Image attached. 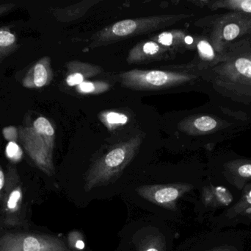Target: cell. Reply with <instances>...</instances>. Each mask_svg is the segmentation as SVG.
I'll use <instances>...</instances> for the list:
<instances>
[{"label": "cell", "instance_id": "cell-1", "mask_svg": "<svg viewBox=\"0 0 251 251\" xmlns=\"http://www.w3.org/2000/svg\"><path fill=\"white\" fill-rule=\"evenodd\" d=\"M207 78L218 94L234 102L251 106V60L234 50L207 70Z\"/></svg>", "mask_w": 251, "mask_h": 251}, {"label": "cell", "instance_id": "cell-2", "mask_svg": "<svg viewBox=\"0 0 251 251\" xmlns=\"http://www.w3.org/2000/svg\"><path fill=\"white\" fill-rule=\"evenodd\" d=\"M209 40L221 56L251 42V15L227 12L209 19Z\"/></svg>", "mask_w": 251, "mask_h": 251}, {"label": "cell", "instance_id": "cell-3", "mask_svg": "<svg viewBox=\"0 0 251 251\" xmlns=\"http://www.w3.org/2000/svg\"><path fill=\"white\" fill-rule=\"evenodd\" d=\"M141 142V137H134L115 146L97 159L85 175V190L91 191L117 179L135 156Z\"/></svg>", "mask_w": 251, "mask_h": 251}, {"label": "cell", "instance_id": "cell-4", "mask_svg": "<svg viewBox=\"0 0 251 251\" xmlns=\"http://www.w3.org/2000/svg\"><path fill=\"white\" fill-rule=\"evenodd\" d=\"M207 77V71L172 72L160 70H131L122 75L126 86L136 89H159L193 82L199 77Z\"/></svg>", "mask_w": 251, "mask_h": 251}, {"label": "cell", "instance_id": "cell-5", "mask_svg": "<svg viewBox=\"0 0 251 251\" xmlns=\"http://www.w3.org/2000/svg\"><path fill=\"white\" fill-rule=\"evenodd\" d=\"M210 181L241 193L251 184V158L236 153L220 155L213 178Z\"/></svg>", "mask_w": 251, "mask_h": 251}, {"label": "cell", "instance_id": "cell-6", "mask_svg": "<svg viewBox=\"0 0 251 251\" xmlns=\"http://www.w3.org/2000/svg\"><path fill=\"white\" fill-rule=\"evenodd\" d=\"M0 251H72L63 240L35 233H6L0 238Z\"/></svg>", "mask_w": 251, "mask_h": 251}, {"label": "cell", "instance_id": "cell-7", "mask_svg": "<svg viewBox=\"0 0 251 251\" xmlns=\"http://www.w3.org/2000/svg\"><path fill=\"white\" fill-rule=\"evenodd\" d=\"M6 183L1 199V214L4 222L17 226L24 222V191L16 167L9 165L5 173Z\"/></svg>", "mask_w": 251, "mask_h": 251}, {"label": "cell", "instance_id": "cell-8", "mask_svg": "<svg viewBox=\"0 0 251 251\" xmlns=\"http://www.w3.org/2000/svg\"><path fill=\"white\" fill-rule=\"evenodd\" d=\"M18 131L19 141L35 166L49 176L54 175V143L41 137L32 126H21Z\"/></svg>", "mask_w": 251, "mask_h": 251}, {"label": "cell", "instance_id": "cell-9", "mask_svg": "<svg viewBox=\"0 0 251 251\" xmlns=\"http://www.w3.org/2000/svg\"><path fill=\"white\" fill-rule=\"evenodd\" d=\"M194 189L195 185L192 183H176L143 185L136 191L140 197L156 206L176 211L178 200Z\"/></svg>", "mask_w": 251, "mask_h": 251}, {"label": "cell", "instance_id": "cell-10", "mask_svg": "<svg viewBox=\"0 0 251 251\" xmlns=\"http://www.w3.org/2000/svg\"><path fill=\"white\" fill-rule=\"evenodd\" d=\"M215 229L236 228L238 225H251V184L240 193L237 201L222 213L213 217Z\"/></svg>", "mask_w": 251, "mask_h": 251}, {"label": "cell", "instance_id": "cell-11", "mask_svg": "<svg viewBox=\"0 0 251 251\" xmlns=\"http://www.w3.org/2000/svg\"><path fill=\"white\" fill-rule=\"evenodd\" d=\"M240 195V193L209 180L201 190V207L205 212L214 214L218 212L221 214L231 207Z\"/></svg>", "mask_w": 251, "mask_h": 251}, {"label": "cell", "instance_id": "cell-12", "mask_svg": "<svg viewBox=\"0 0 251 251\" xmlns=\"http://www.w3.org/2000/svg\"><path fill=\"white\" fill-rule=\"evenodd\" d=\"M172 16L168 18L155 17L151 19H126L114 24L109 29L108 32L106 33V36L125 37L132 35L139 31H143L144 29H148L149 27L156 26L161 25V23H166L167 19H170Z\"/></svg>", "mask_w": 251, "mask_h": 251}, {"label": "cell", "instance_id": "cell-13", "mask_svg": "<svg viewBox=\"0 0 251 251\" xmlns=\"http://www.w3.org/2000/svg\"><path fill=\"white\" fill-rule=\"evenodd\" d=\"M52 78L50 59L43 57L28 71L22 81V85L28 88H39L50 84Z\"/></svg>", "mask_w": 251, "mask_h": 251}, {"label": "cell", "instance_id": "cell-14", "mask_svg": "<svg viewBox=\"0 0 251 251\" xmlns=\"http://www.w3.org/2000/svg\"><path fill=\"white\" fill-rule=\"evenodd\" d=\"M197 50L199 57L203 62V68L206 71L218 64L222 59V56L214 48L209 38L199 40Z\"/></svg>", "mask_w": 251, "mask_h": 251}, {"label": "cell", "instance_id": "cell-15", "mask_svg": "<svg viewBox=\"0 0 251 251\" xmlns=\"http://www.w3.org/2000/svg\"><path fill=\"white\" fill-rule=\"evenodd\" d=\"M18 45L14 34L5 28L0 29V63L4 59L17 50Z\"/></svg>", "mask_w": 251, "mask_h": 251}, {"label": "cell", "instance_id": "cell-16", "mask_svg": "<svg viewBox=\"0 0 251 251\" xmlns=\"http://www.w3.org/2000/svg\"><path fill=\"white\" fill-rule=\"evenodd\" d=\"M136 251H166L165 237L161 234H152L142 239Z\"/></svg>", "mask_w": 251, "mask_h": 251}, {"label": "cell", "instance_id": "cell-17", "mask_svg": "<svg viewBox=\"0 0 251 251\" xmlns=\"http://www.w3.org/2000/svg\"><path fill=\"white\" fill-rule=\"evenodd\" d=\"M32 128L41 137L48 140L50 142L54 143L55 133L51 122L44 116H40L34 121Z\"/></svg>", "mask_w": 251, "mask_h": 251}, {"label": "cell", "instance_id": "cell-18", "mask_svg": "<svg viewBox=\"0 0 251 251\" xmlns=\"http://www.w3.org/2000/svg\"><path fill=\"white\" fill-rule=\"evenodd\" d=\"M6 156L13 162H18L22 159L23 151L20 146L16 142H8L5 150Z\"/></svg>", "mask_w": 251, "mask_h": 251}, {"label": "cell", "instance_id": "cell-19", "mask_svg": "<svg viewBox=\"0 0 251 251\" xmlns=\"http://www.w3.org/2000/svg\"><path fill=\"white\" fill-rule=\"evenodd\" d=\"M68 243L69 247L75 251H82L85 249V242L82 234L77 231H73L69 234Z\"/></svg>", "mask_w": 251, "mask_h": 251}, {"label": "cell", "instance_id": "cell-20", "mask_svg": "<svg viewBox=\"0 0 251 251\" xmlns=\"http://www.w3.org/2000/svg\"><path fill=\"white\" fill-rule=\"evenodd\" d=\"M107 122L112 125H119V124L126 123L128 117L122 113H116V112H110L106 116Z\"/></svg>", "mask_w": 251, "mask_h": 251}, {"label": "cell", "instance_id": "cell-21", "mask_svg": "<svg viewBox=\"0 0 251 251\" xmlns=\"http://www.w3.org/2000/svg\"><path fill=\"white\" fill-rule=\"evenodd\" d=\"M2 133L4 139L9 142L12 141V142L17 143V141L19 140V131H18L17 128L13 126L7 127L3 129Z\"/></svg>", "mask_w": 251, "mask_h": 251}, {"label": "cell", "instance_id": "cell-22", "mask_svg": "<svg viewBox=\"0 0 251 251\" xmlns=\"http://www.w3.org/2000/svg\"><path fill=\"white\" fill-rule=\"evenodd\" d=\"M159 50H160L159 46L153 41L146 42L142 47V51L146 56H154L159 53Z\"/></svg>", "mask_w": 251, "mask_h": 251}, {"label": "cell", "instance_id": "cell-23", "mask_svg": "<svg viewBox=\"0 0 251 251\" xmlns=\"http://www.w3.org/2000/svg\"><path fill=\"white\" fill-rule=\"evenodd\" d=\"M84 82V75L80 72H74L71 74L66 78V83L70 86L74 85H79V84Z\"/></svg>", "mask_w": 251, "mask_h": 251}, {"label": "cell", "instance_id": "cell-24", "mask_svg": "<svg viewBox=\"0 0 251 251\" xmlns=\"http://www.w3.org/2000/svg\"><path fill=\"white\" fill-rule=\"evenodd\" d=\"M158 41L164 46L172 45L174 42V35L171 32H165L159 34Z\"/></svg>", "mask_w": 251, "mask_h": 251}, {"label": "cell", "instance_id": "cell-25", "mask_svg": "<svg viewBox=\"0 0 251 251\" xmlns=\"http://www.w3.org/2000/svg\"><path fill=\"white\" fill-rule=\"evenodd\" d=\"M77 88L81 93H93L97 91V86L92 82H83L78 85Z\"/></svg>", "mask_w": 251, "mask_h": 251}, {"label": "cell", "instance_id": "cell-26", "mask_svg": "<svg viewBox=\"0 0 251 251\" xmlns=\"http://www.w3.org/2000/svg\"><path fill=\"white\" fill-rule=\"evenodd\" d=\"M6 176L2 167L0 165V203L2 199L3 193H4V187H5Z\"/></svg>", "mask_w": 251, "mask_h": 251}, {"label": "cell", "instance_id": "cell-27", "mask_svg": "<svg viewBox=\"0 0 251 251\" xmlns=\"http://www.w3.org/2000/svg\"><path fill=\"white\" fill-rule=\"evenodd\" d=\"M16 4L13 3H8V4H0V16L8 13L10 10H13L16 7Z\"/></svg>", "mask_w": 251, "mask_h": 251}, {"label": "cell", "instance_id": "cell-28", "mask_svg": "<svg viewBox=\"0 0 251 251\" xmlns=\"http://www.w3.org/2000/svg\"><path fill=\"white\" fill-rule=\"evenodd\" d=\"M234 50H240V51L243 52L251 60V42L249 43V44H246L244 47H240V48L236 49ZM234 51V50H233ZM230 53V52H229Z\"/></svg>", "mask_w": 251, "mask_h": 251}, {"label": "cell", "instance_id": "cell-29", "mask_svg": "<svg viewBox=\"0 0 251 251\" xmlns=\"http://www.w3.org/2000/svg\"><path fill=\"white\" fill-rule=\"evenodd\" d=\"M193 38H192L190 35H187V36L184 38V42L187 44H192L193 43Z\"/></svg>", "mask_w": 251, "mask_h": 251}]
</instances>
